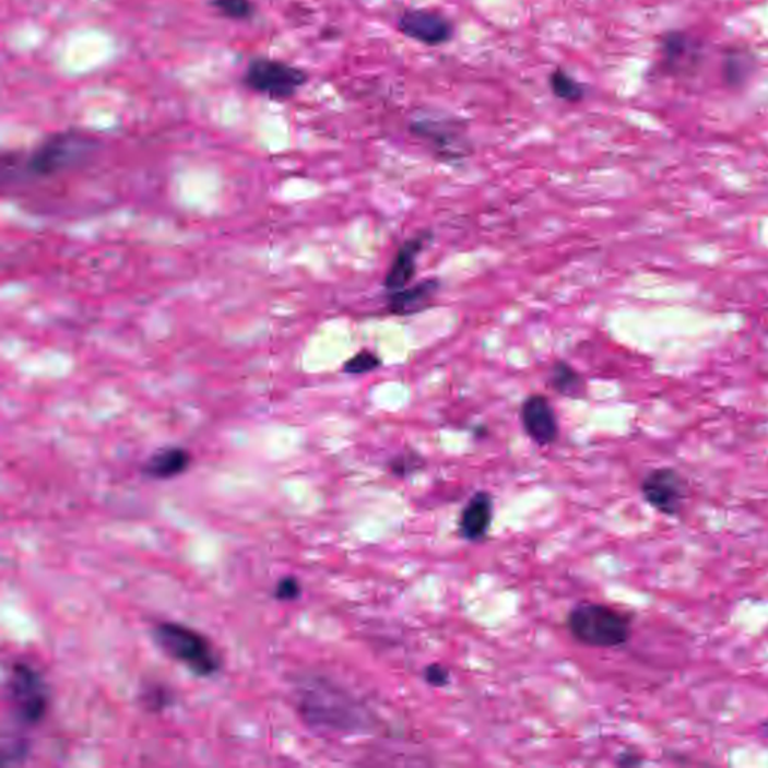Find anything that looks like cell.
Returning a JSON list of instances; mask_svg holds the SVG:
<instances>
[{
  "mask_svg": "<svg viewBox=\"0 0 768 768\" xmlns=\"http://www.w3.org/2000/svg\"><path fill=\"white\" fill-rule=\"evenodd\" d=\"M191 453L179 446H170L155 452L143 465V473L151 480L167 481L178 477L190 469Z\"/></svg>",
  "mask_w": 768,
  "mask_h": 768,
  "instance_id": "9a60e30c",
  "label": "cell"
},
{
  "mask_svg": "<svg viewBox=\"0 0 768 768\" xmlns=\"http://www.w3.org/2000/svg\"><path fill=\"white\" fill-rule=\"evenodd\" d=\"M425 460L420 456V453L414 452V450H409V452L398 453L392 460L388 462L389 472L400 480H405V477L413 476L414 473L420 472L424 469Z\"/></svg>",
  "mask_w": 768,
  "mask_h": 768,
  "instance_id": "ffe728a7",
  "label": "cell"
},
{
  "mask_svg": "<svg viewBox=\"0 0 768 768\" xmlns=\"http://www.w3.org/2000/svg\"><path fill=\"white\" fill-rule=\"evenodd\" d=\"M410 134L425 143L437 159L457 163L473 154L464 120L452 116L425 115L409 123Z\"/></svg>",
  "mask_w": 768,
  "mask_h": 768,
  "instance_id": "277c9868",
  "label": "cell"
},
{
  "mask_svg": "<svg viewBox=\"0 0 768 768\" xmlns=\"http://www.w3.org/2000/svg\"><path fill=\"white\" fill-rule=\"evenodd\" d=\"M641 494L658 512L666 517H677L685 505L687 484L677 470L654 469L642 480Z\"/></svg>",
  "mask_w": 768,
  "mask_h": 768,
  "instance_id": "30bf717a",
  "label": "cell"
},
{
  "mask_svg": "<svg viewBox=\"0 0 768 768\" xmlns=\"http://www.w3.org/2000/svg\"><path fill=\"white\" fill-rule=\"evenodd\" d=\"M493 520V496H491L488 491H477L461 510L460 521H458L460 536L464 541L472 542V544L485 541Z\"/></svg>",
  "mask_w": 768,
  "mask_h": 768,
  "instance_id": "4fadbf2b",
  "label": "cell"
},
{
  "mask_svg": "<svg viewBox=\"0 0 768 768\" xmlns=\"http://www.w3.org/2000/svg\"><path fill=\"white\" fill-rule=\"evenodd\" d=\"M95 146V140L83 132H58L36 146L24 161L23 168L32 178H50L86 158Z\"/></svg>",
  "mask_w": 768,
  "mask_h": 768,
  "instance_id": "3957f363",
  "label": "cell"
},
{
  "mask_svg": "<svg viewBox=\"0 0 768 768\" xmlns=\"http://www.w3.org/2000/svg\"><path fill=\"white\" fill-rule=\"evenodd\" d=\"M300 582L295 577H285L275 587V598L281 602L296 601V599L300 598Z\"/></svg>",
  "mask_w": 768,
  "mask_h": 768,
  "instance_id": "7402d4cb",
  "label": "cell"
},
{
  "mask_svg": "<svg viewBox=\"0 0 768 768\" xmlns=\"http://www.w3.org/2000/svg\"><path fill=\"white\" fill-rule=\"evenodd\" d=\"M575 641L594 649H617L627 645L633 635L629 615L603 603L581 602L566 618Z\"/></svg>",
  "mask_w": 768,
  "mask_h": 768,
  "instance_id": "6da1fadb",
  "label": "cell"
},
{
  "mask_svg": "<svg viewBox=\"0 0 768 768\" xmlns=\"http://www.w3.org/2000/svg\"><path fill=\"white\" fill-rule=\"evenodd\" d=\"M308 82L307 71L273 58L249 60L243 75V84L247 90L279 103L292 99Z\"/></svg>",
  "mask_w": 768,
  "mask_h": 768,
  "instance_id": "8992f818",
  "label": "cell"
},
{
  "mask_svg": "<svg viewBox=\"0 0 768 768\" xmlns=\"http://www.w3.org/2000/svg\"><path fill=\"white\" fill-rule=\"evenodd\" d=\"M7 697L10 701L12 718L23 726L39 725L46 719L48 710V689L46 682L26 662L12 665L7 682Z\"/></svg>",
  "mask_w": 768,
  "mask_h": 768,
  "instance_id": "5b68a950",
  "label": "cell"
},
{
  "mask_svg": "<svg viewBox=\"0 0 768 768\" xmlns=\"http://www.w3.org/2000/svg\"><path fill=\"white\" fill-rule=\"evenodd\" d=\"M752 68H754V62H752L751 56H747L745 50L733 48L723 59V80L730 86H742L749 78Z\"/></svg>",
  "mask_w": 768,
  "mask_h": 768,
  "instance_id": "ac0fdd59",
  "label": "cell"
},
{
  "mask_svg": "<svg viewBox=\"0 0 768 768\" xmlns=\"http://www.w3.org/2000/svg\"><path fill=\"white\" fill-rule=\"evenodd\" d=\"M426 685L433 687H445L450 682V671L440 663H432L424 670Z\"/></svg>",
  "mask_w": 768,
  "mask_h": 768,
  "instance_id": "603a6c76",
  "label": "cell"
},
{
  "mask_svg": "<svg viewBox=\"0 0 768 768\" xmlns=\"http://www.w3.org/2000/svg\"><path fill=\"white\" fill-rule=\"evenodd\" d=\"M441 283L437 279L422 280L398 292L388 293V309L392 316L412 317L432 308L440 292Z\"/></svg>",
  "mask_w": 768,
  "mask_h": 768,
  "instance_id": "5bb4252c",
  "label": "cell"
},
{
  "mask_svg": "<svg viewBox=\"0 0 768 768\" xmlns=\"http://www.w3.org/2000/svg\"><path fill=\"white\" fill-rule=\"evenodd\" d=\"M659 74L677 75L694 74L702 62L704 47L697 36L685 31H671L661 36L658 47Z\"/></svg>",
  "mask_w": 768,
  "mask_h": 768,
  "instance_id": "52a82bcc",
  "label": "cell"
},
{
  "mask_svg": "<svg viewBox=\"0 0 768 768\" xmlns=\"http://www.w3.org/2000/svg\"><path fill=\"white\" fill-rule=\"evenodd\" d=\"M550 386L558 395L579 400L586 395V379L568 362H554L550 371Z\"/></svg>",
  "mask_w": 768,
  "mask_h": 768,
  "instance_id": "2e32d148",
  "label": "cell"
},
{
  "mask_svg": "<svg viewBox=\"0 0 768 768\" xmlns=\"http://www.w3.org/2000/svg\"><path fill=\"white\" fill-rule=\"evenodd\" d=\"M211 5L220 15L233 22H248L256 14L252 0H211Z\"/></svg>",
  "mask_w": 768,
  "mask_h": 768,
  "instance_id": "d6986e66",
  "label": "cell"
},
{
  "mask_svg": "<svg viewBox=\"0 0 768 768\" xmlns=\"http://www.w3.org/2000/svg\"><path fill=\"white\" fill-rule=\"evenodd\" d=\"M299 709L304 719L312 726L345 730L353 721L352 706L343 695L336 694L332 687L317 686L302 697Z\"/></svg>",
  "mask_w": 768,
  "mask_h": 768,
  "instance_id": "9c48e42d",
  "label": "cell"
},
{
  "mask_svg": "<svg viewBox=\"0 0 768 768\" xmlns=\"http://www.w3.org/2000/svg\"><path fill=\"white\" fill-rule=\"evenodd\" d=\"M548 83L553 95L563 103L578 104L586 98V84L578 82L572 74L560 67L551 72Z\"/></svg>",
  "mask_w": 768,
  "mask_h": 768,
  "instance_id": "e0dca14e",
  "label": "cell"
},
{
  "mask_svg": "<svg viewBox=\"0 0 768 768\" xmlns=\"http://www.w3.org/2000/svg\"><path fill=\"white\" fill-rule=\"evenodd\" d=\"M143 697L144 701H146V707H151L154 710H159L161 707H166L168 704L167 692L161 689V687H154L151 692H146Z\"/></svg>",
  "mask_w": 768,
  "mask_h": 768,
  "instance_id": "cb8c5ba5",
  "label": "cell"
},
{
  "mask_svg": "<svg viewBox=\"0 0 768 768\" xmlns=\"http://www.w3.org/2000/svg\"><path fill=\"white\" fill-rule=\"evenodd\" d=\"M383 365V361L371 350H362L355 356L345 362L343 371L350 376H364V374L376 371Z\"/></svg>",
  "mask_w": 768,
  "mask_h": 768,
  "instance_id": "44dd1931",
  "label": "cell"
},
{
  "mask_svg": "<svg viewBox=\"0 0 768 768\" xmlns=\"http://www.w3.org/2000/svg\"><path fill=\"white\" fill-rule=\"evenodd\" d=\"M521 424L527 436L532 438L537 446L556 444L560 428L556 412L548 398L533 393L527 397L521 405Z\"/></svg>",
  "mask_w": 768,
  "mask_h": 768,
  "instance_id": "8fae6325",
  "label": "cell"
},
{
  "mask_svg": "<svg viewBox=\"0 0 768 768\" xmlns=\"http://www.w3.org/2000/svg\"><path fill=\"white\" fill-rule=\"evenodd\" d=\"M152 637L168 658L182 663L197 677H211L218 673V654L211 642L191 627L173 622L158 623L152 630Z\"/></svg>",
  "mask_w": 768,
  "mask_h": 768,
  "instance_id": "7a4b0ae2",
  "label": "cell"
},
{
  "mask_svg": "<svg viewBox=\"0 0 768 768\" xmlns=\"http://www.w3.org/2000/svg\"><path fill=\"white\" fill-rule=\"evenodd\" d=\"M617 764L622 767H634L642 764V759L639 758V755L633 754V752H625V754H622L621 757H618Z\"/></svg>",
  "mask_w": 768,
  "mask_h": 768,
  "instance_id": "d4e9b609",
  "label": "cell"
},
{
  "mask_svg": "<svg viewBox=\"0 0 768 768\" xmlns=\"http://www.w3.org/2000/svg\"><path fill=\"white\" fill-rule=\"evenodd\" d=\"M398 32L426 47H441L452 42L456 24L441 12L412 8L402 12L397 22Z\"/></svg>",
  "mask_w": 768,
  "mask_h": 768,
  "instance_id": "ba28073f",
  "label": "cell"
},
{
  "mask_svg": "<svg viewBox=\"0 0 768 768\" xmlns=\"http://www.w3.org/2000/svg\"><path fill=\"white\" fill-rule=\"evenodd\" d=\"M432 232H422L420 235L410 237L398 249L395 259L390 264L386 273L383 287L386 292L393 293L407 287L416 276L417 260L424 251L426 244L432 240Z\"/></svg>",
  "mask_w": 768,
  "mask_h": 768,
  "instance_id": "7c38bea8",
  "label": "cell"
}]
</instances>
